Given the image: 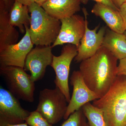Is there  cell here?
Returning <instances> with one entry per match:
<instances>
[{"label": "cell", "instance_id": "cell-22", "mask_svg": "<svg viewBox=\"0 0 126 126\" xmlns=\"http://www.w3.org/2000/svg\"><path fill=\"white\" fill-rule=\"evenodd\" d=\"M89 0H79L81 3L83 4H87L89 1ZM93 0L95 1L96 2H99V3H102L103 4L106 5L114 10L119 11V9L115 6L112 0Z\"/></svg>", "mask_w": 126, "mask_h": 126}, {"label": "cell", "instance_id": "cell-10", "mask_svg": "<svg viewBox=\"0 0 126 126\" xmlns=\"http://www.w3.org/2000/svg\"><path fill=\"white\" fill-rule=\"evenodd\" d=\"M70 80V84L73 87V92L63 117L65 120L86 104L99 98L86 85L79 70L73 72Z\"/></svg>", "mask_w": 126, "mask_h": 126}, {"label": "cell", "instance_id": "cell-19", "mask_svg": "<svg viewBox=\"0 0 126 126\" xmlns=\"http://www.w3.org/2000/svg\"><path fill=\"white\" fill-rule=\"evenodd\" d=\"M82 108L73 113L61 126H88Z\"/></svg>", "mask_w": 126, "mask_h": 126}, {"label": "cell", "instance_id": "cell-15", "mask_svg": "<svg viewBox=\"0 0 126 126\" xmlns=\"http://www.w3.org/2000/svg\"><path fill=\"white\" fill-rule=\"evenodd\" d=\"M9 11L0 0V51L18 42L19 33L9 20Z\"/></svg>", "mask_w": 126, "mask_h": 126}, {"label": "cell", "instance_id": "cell-14", "mask_svg": "<svg viewBox=\"0 0 126 126\" xmlns=\"http://www.w3.org/2000/svg\"><path fill=\"white\" fill-rule=\"evenodd\" d=\"M91 12L101 18L110 30L124 33L126 31L124 20L119 11L112 9L102 3L96 2Z\"/></svg>", "mask_w": 126, "mask_h": 126}, {"label": "cell", "instance_id": "cell-1", "mask_svg": "<svg viewBox=\"0 0 126 126\" xmlns=\"http://www.w3.org/2000/svg\"><path fill=\"white\" fill-rule=\"evenodd\" d=\"M118 60L102 46L80 63L79 71L85 83L99 98L108 92L117 77Z\"/></svg>", "mask_w": 126, "mask_h": 126}, {"label": "cell", "instance_id": "cell-21", "mask_svg": "<svg viewBox=\"0 0 126 126\" xmlns=\"http://www.w3.org/2000/svg\"><path fill=\"white\" fill-rule=\"evenodd\" d=\"M117 75L126 77V57L119 60L117 66Z\"/></svg>", "mask_w": 126, "mask_h": 126}, {"label": "cell", "instance_id": "cell-25", "mask_svg": "<svg viewBox=\"0 0 126 126\" xmlns=\"http://www.w3.org/2000/svg\"><path fill=\"white\" fill-rule=\"evenodd\" d=\"M116 6L119 9V7L126 3V0H112Z\"/></svg>", "mask_w": 126, "mask_h": 126}, {"label": "cell", "instance_id": "cell-8", "mask_svg": "<svg viewBox=\"0 0 126 126\" xmlns=\"http://www.w3.org/2000/svg\"><path fill=\"white\" fill-rule=\"evenodd\" d=\"M61 27L58 36L51 47L64 44H71L78 48L86 29L85 18L82 16L74 15L61 19Z\"/></svg>", "mask_w": 126, "mask_h": 126}, {"label": "cell", "instance_id": "cell-12", "mask_svg": "<svg viewBox=\"0 0 126 126\" xmlns=\"http://www.w3.org/2000/svg\"><path fill=\"white\" fill-rule=\"evenodd\" d=\"M82 10L86 21V29L78 48V54L75 58V61L77 63H81L96 53L102 46L106 31V27L103 26L97 32L99 27V25L93 29H90L88 26L87 12L85 8L83 9Z\"/></svg>", "mask_w": 126, "mask_h": 126}, {"label": "cell", "instance_id": "cell-3", "mask_svg": "<svg viewBox=\"0 0 126 126\" xmlns=\"http://www.w3.org/2000/svg\"><path fill=\"white\" fill-rule=\"evenodd\" d=\"M28 7L31 14L29 32L32 43L36 46H51L58 36L61 21L50 16L35 2Z\"/></svg>", "mask_w": 126, "mask_h": 126}, {"label": "cell", "instance_id": "cell-2", "mask_svg": "<svg viewBox=\"0 0 126 126\" xmlns=\"http://www.w3.org/2000/svg\"><path fill=\"white\" fill-rule=\"evenodd\" d=\"M108 126H126V77L117 76L108 92L93 102Z\"/></svg>", "mask_w": 126, "mask_h": 126}, {"label": "cell", "instance_id": "cell-9", "mask_svg": "<svg viewBox=\"0 0 126 126\" xmlns=\"http://www.w3.org/2000/svg\"><path fill=\"white\" fill-rule=\"evenodd\" d=\"M26 33L18 43L9 45L0 51L1 66H14L24 68L27 55L33 47L29 27H25Z\"/></svg>", "mask_w": 126, "mask_h": 126}, {"label": "cell", "instance_id": "cell-30", "mask_svg": "<svg viewBox=\"0 0 126 126\" xmlns=\"http://www.w3.org/2000/svg\"><path fill=\"white\" fill-rule=\"evenodd\" d=\"M88 126H89V125H88Z\"/></svg>", "mask_w": 126, "mask_h": 126}, {"label": "cell", "instance_id": "cell-13", "mask_svg": "<svg viewBox=\"0 0 126 126\" xmlns=\"http://www.w3.org/2000/svg\"><path fill=\"white\" fill-rule=\"evenodd\" d=\"M81 4L79 0H47L42 7L50 16L60 20L80 11Z\"/></svg>", "mask_w": 126, "mask_h": 126}, {"label": "cell", "instance_id": "cell-18", "mask_svg": "<svg viewBox=\"0 0 126 126\" xmlns=\"http://www.w3.org/2000/svg\"><path fill=\"white\" fill-rule=\"evenodd\" d=\"M82 109L89 126H108L100 109L89 102L84 105Z\"/></svg>", "mask_w": 126, "mask_h": 126}, {"label": "cell", "instance_id": "cell-26", "mask_svg": "<svg viewBox=\"0 0 126 126\" xmlns=\"http://www.w3.org/2000/svg\"><path fill=\"white\" fill-rule=\"evenodd\" d=\"M16 0L27 6H29L35 2L34 0Z\"/></svg>", "mask_w": 126, "mask_h": 126}, {"label": "cell", "instance_id": "cell-16", "mask_svg": "<svg viewBox=\"0 0 126 126\" xmlns=\"http://www.w3.org/2000/svg\"><path fill=\"white\" fill-rule=\"evenodd\" d=\"M102 46L106 48L118 60L126 57V37L111 30H106Z\"/></svg>", "mask_w": 126, "mask_h": 126}, {"label": "cell", "instance_id": "cell-27", "mask_svg": "<svg viewBox=\"0 0 126 126\" xmlns=\"http://www.w3.org/2000/svg\"><path fill=\"white\" fill-rule=\"evenodd\" d=\"M47 0H34L35 2L40 6H42L43 4L46 2Z\"/></svg>", "mask_w": 126, "mask_h": 126}, {"label": "cell", "instance_id": "cell-6", "mask_svg": "<svg viewBox=\"0 0 126 126\" xmlns=\"http://www.w3.org/2000/svg\"><path fill=\"white\" fill-rule=\"evenodd\" d=\"M78 53V48L76 46L67 44L63 47L59 56H54L50 65L56 74L55 86L64 94L68 103L71 98L68 83L70 66Z\"/></svg>", "mask_w": 126, "mask_h": 126}, {"label": "cell", "instance_id": "cell-23", "mask_svg": "<svg viewBox=\"0 0 126 126\" xmlns=\"http://www.w3.org/2000/svg\"><path fill=\"white\" fill-rule=\"evenodd\" d=\"M119 11L124 20L126 31V2L119 7Z\"/></svg>", "mask_w": 126, "mask_h": 126}, {"label": "cell", "instance_id": "cell-4", "mask_svg": "<svg viewBox=\"0 0 126 126\" xmlns=\"http://www.w3.org/2000/svg\"><path fill=\"white\" fill-rule=\"evenodd\" d=\"M0 74L9 91L18 99L33 102L35 82L24 68L14 66H0Z\"/></svg>", "mask_w": 126, "mask_h": 126}, {"label": "cell", "instance_id": "cell-5", "mask_svg": "<svg viewBox=\"0 0 126 126\" xmlns=\"http://www.w3.org/2000/svg\"><path fill=\"white\" fill-rule=\"evenodd\" d=\"M36 111L50 124L54 125L63 118L68 103L59 89L46 88L41 90Z\"/></svg>", "mask_w": 126, "mask_h": 126}, {"label": "cell", "instance_id": "cell-17", "mask_svg": "<svg viewBox=\"0 0 126 126\" xmlns=\"http://www.w3.org/2000/svg\"><path fill=\"white\" fill-rule=\"evenodd\" d=\"M28 6L15 0L9 12V20L12 25L18 27L21 33H25V27H30L31 16Z\"/></svg>", "mask_w": 126, "mask_h": 126}, {"label": "cell", "instance_id": "cell-24", "mask_svg": "<svg viewBox=\"0 0 126 126\" xmlns=\"http://www.w3.org/2000/svg\"><path fill=\"white\" fill-rule=\"evenodd\" d=\"M6 8L8 11H10L13 6L15 0H2Z\"/></svg>", "mask_w": 126, "mask_h": 126}, {"label": "cell", "instance_id": "cell-28", "mask_svg": "<svg viewBox=\"0 0 126 126\" xmlns=\"http://www.w3.org/2000/svg\"><path fill=\"white\" fill-rule=\"evenodd\" d=\"M6 126H29L26 123H22V124H8Z\"/></svg>", "mask_w": 126, "mask_h": 126}, {"label": "cell", "instance_id": "cell-11", "mask_svg": "<svg viewBox=\"0 0 126 126\" xmlns=\"http://www.w3.org/2000/svg\"><path fill=\"white\" fill-rule=\"evenodd\" d=\"M52 48L51 46H36L27 55L24 68L30 72L34 82L43 79L47 66L52 64L54 56Z\"/></svg>", "mask_w": 126, "mask_h": 126}, {"label": "cell", "instance_id": "cell-20", "mask_svg": "<svg viewBox=\"0 0 126 126\" xmlns=\"http://www.w3.org/2000/svg\"><path fill=\"white\" fill-rule=\"evenodd\" d=\"M25 123L30 126H53L36 110L30 112Z\"/></svg>", "mask_w": 126, "mask_h": 126}, {"label": "cell", "instance_id": "cell-7", "mask_svg": "<svg viewBox=\"0 0 126 126\" xmlns=\"http://www.w3.org/2000/svg\"><path fill=\"white\" fill-rule=\"evenodd\" d=\"M30 112L21 106L18 99L8 90L0 88V126L22 124Z\"/></svg>", "mask_w": 126, "mask_h": 126}, {"label": "cell", "instance_id": "cell-29", "mask_svg": "<svg viewBox=\"0 0 126 126\" xmlns=\"http://www.w3.org/2000/svg\"><path fill=\"white\" fill-rule=\"evenodd\" d=\"M124 34H125V35H126V31H125V32H124Z\"/></svg>", "mask_w": 126, "mask_h": 126}]
</instances>
